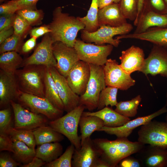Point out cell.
Listing matches in <instances>:
<instances>
[{
	"label": "cell",
	"instance_id": "obj_1",
	"mask_svg": "<svg viewBox=\"0 0 167 167\" xmlns=\"http://www.w3.org/2000/svg\"><path fill=\"white\" fill-rule=\"evenodd\" d=\"M100 157L110 167L118 166L122 159L139 152L145 145L139 141L132 142L127 138H117L114 140L98 138L93 140Z\"/></svg>",
	"mask_w": 167,
	"mask_h": 167
},
{
	"label": "cell",
	"instance_id": "obj_2",
	"mask_svg": "<svg viewBox=\"0 0 167 167\" xmlns=\"http://www.w3.org/2000/svg\"><path fill=\"white\" fill-rule=\"evenodd\" d=\"M48 27L51 31L49 34L54 42L61 41L72 47H74L78 32L85 28L77 17L62 12L61 7L54 11L53 20Z\"/></svg>",
	"mask_w": 167,
	"mask_h": 167
},
{
	"label": "cell",
	"instance_id": "obj_3",
	"mask_svg": "<svg viewBox=\"0 0 167 167\" xmlns=\"http://www.w3.org/2000/svg\"><path fill=\"white\" fill-rule=\"evenodd\" d=\"M47 67L32 65L18 69L15 75L20 91L45 97L44 77Z\"/></svg>",
	"mask_w": 167,
	"mask_h": 167
},
{
	"label": "cell",
	"instance_id": "obj_4",
	"mask_svg": "<svg viewBox=\"0 0 167 167\" xmlns=\"http://www.w3.org/2000/svg\"><path fill=\"white\" fill-rule=\"evenodd\" d=\"M85 106L79 105L65 115L49 122V126L66 136L76 149L81 146L80 136L78 134L79 121Z\"/></svg>",
	"mask_w": 167,
	"mask_h": 167
},
{
	"label": "cell",
	"instance_id": "obj_5",
	"mask_svg": "<svg viewBox=\"0 0 167 167\" xmlns=\"http://www.w3.org/2000/svg\"><path fill=\"white\" fill-rule=\"evenodd\" d=\"M90 65V77L84 93L80 96L79 105H84L86 109L92 111L97 109L100 94L106 85L103 66Z\"/></svg>",
	"mask_w": 167,
	"mask_h": 167
},
{
	"label": "cell",
	"instance_id": "obj_6",
	"mask_svg": "<svg viewBox=\"0 0 167 167\" xmlns=\"http://www.w3.org/2000/svg\"><path fill=\"white\" fill-rule=\"evenodd\" d=\"M133 29L132 25L127 23L118 27L104 25L94 32H89L84 29L81 30V37L82 40L86 43L93 42L98 45L107 43L117 47L121 41L113 38V36L129 33Z\"/></svg>",
	"mask_w": 167,
	"mask_h": 167
},
{
	"label": "cell",
	"instance_id": "obj_7",
	"mask_svg": "<svg viewBox=\"0 0 167 167\" xmlns=\"http://www.w3.org/2000/svg\"><path fill=\"white\" fill-rule=\"evenodd\" d=\"M111 45H95L77 40L74 48L80 60L90 64L103 66L113 48Z\"/></svg>",
	"mask_w": 167,
	"mask_h": 167
},
{
	"label": "cell",
	"instance_id": "obj_8",
	"mask_svg": "<svg viewBox=\"0 0 167 167\" xmlns=\"http://www.w3.org/2000/svg\"><path fill=\"white\" fill-rule=\"evenodd\" d=\"M17 100L29 110L42 114L51 121L62 116L63 111L55 106L45 97L21 92Z\"/></svg>",
	"mask_w": 167,
	"mask_h": 167
},
{
	"label": "cell",
	"instance_id": "obj_9",
	"mask_svg": "<svg viewBox=\"0 0 167 167\" xmlns=\"http://www.w3.org/2000/svg\"><path fill=\"white\" fill-rule=\"evenodd\" d=\"M11 105L14 116L13 127L15 129L33 131L48 124L45 116L29 110L19 103L13 101Z\"/></svg>",
	"mask_w": 167,
	"mask_h": 167
},
{
	"label": "cell",
	"instance_id": "obj_10",
	"mask_svg": "<svg viewBox=\"0 0 167 167\" xmlns=\"http://www.w3.org/2000/svg\"><path fill=\"white\" fill-rule=\"evenodd\" d=\"M141 126L138 141L144 145L167 148V122L152 120Z\"/></svg>",
	"mask_w": 167,
	"mask_h": 167
},
{
	"label": "cell",
	"instance_id": "obj_11",
	"mask_svg": "<svg viewBox=\"0 0 167 167\" xmlns=\"http://www.w3.org/2000/svg\"><path fill=\"white\" fill-rule=\"evenodd\" d=\"M103 66L106 86L126 90L135 84V81L123 70L116 60L108 59Z\"/></svg>",
	"mask_w": 167,
	"mask_h": 167
},
{
	"label": "cell",
	"instance_id": "obj_12",
	"mask_svg": "<svg viewBox=\"0 0 167 167\" xmlns=\"http://www.w3.org/2000/svg\"><path fill=\"white\" fill-rule=\"evenodd\" d=\"M54 43L49 33H46L33 53L24 60L21 67L35 65L56 68L57 62L54 56L53 49Z\"/></svg>",
	"mask_w": 167,
	"mask_h": 167
},
{
	"label": "cell",
	"instance_id": "obj_13",
	"mask_svg": "<svg viewBox=\"0 0 167 167\" xmlns=\"http://www.w3.org/2000/svg\"><path fill=\"white\" fill-rule=\"evenodd\" d=\"M140 71L146 76L160 75L167 79V48L154 45Z\"/></svg>",
	"mask_w": 167,
	"mask_h": 167
},
{
	"label": "cell",
	"instance_id": "obj_14",
	"mask_svg": "<svg viewBox=\"0 0 167 167\" xmlns=\"http://www.w3.org/2000/svg\"><path fill=\"white\" fill-rule=\"evenodd\" d=\"M53 49L57 62L56 69L66 78L73 66L80 60L77 52L74 47L68 46L59 41L54 43Z\"/></svg>",
	"mask_w": 167,
	"mask_h": 167
},
{
	"label": "cell",
	"instance_id": "obj_15",
	"mask_svg": "<svg viewBox=\"0 0 167 167\" xmlns=\"http://www.w3.org/2000/svg\"><path fill=\"white\" fill-rule=\"evenodd\" d=\"M49 68L55 82L59 97L63 104L64 110L68 113L79 105L80 96L72 90L66 78L60 74L56 68Z\"/></svg>",
	"mask_w": 167,
	"mask_h": 167
},
{
	"label": "cell",
	"instance_id": "obj_16",
	"mask_svg": "<svg viewBox=\"0 0 167 167\" xmlns=\"http://www.w3.org/2000/svg\"><path fill=\"white\" fill-rule=\"evenodd\" d=\"M91 74L90 64L80 60L73 66L66 78L72 90L79 96L85 92Z\"/></svg>",
	"mask_w": 167,
	"mask_h": 167
},
{
	"label": "cell",
	"instance_id": "obj_17",
	"mask_svg": "<svg viewBox=\"0 0 167 167\" xmlns=\"http://www.w3.org/2000/svg\"><path fill=\"white\" fill-rule=\"evenodd\" d=\"M167 106L165 105L158 110L147 116L139 117L132 120H130L124 125L118 127H109L103 126L100 131L114 135L117 138H127L133 130L139 126L144 125L154 118L167 112Z\"/></svg>",
	"mask_w": 167,
	"mask_h": 167
},
{
	"label": "cell",
	"instance_id": "obj_18",
	"mask_svg": "<svg viewBox=\"0 0 167 167\" xmlns=\"http://www.w3.org/2000/svg\"><path fill=\"white\" fill-rule=\"evenodd\" d=\"M100 155L90 137L87 138L80 148H75L72 167H95Z\"/></svg>",
	"mask_w": 167,
	"mask_h": 167
},
{
	"label": "cell",
	"instance_id": "obj_19",
	"mask_svg": "<svg viewBox=\"0 0 167 167\" xmlns=\"http://www.w3.org/2000/svg\"><path fill=\"white\" fill-rule=\"evenodd\" d=\"M20 92L15 74L0 69V108L11 105L12 101L17 100Z\"/></svg>",
	"mask_w": 167,
	"mask_h": 167
},
{
	"label": "cell",
	"instance_id": "obj_20",
	"mask_svg": "<svg viewBox=\"0 0 167 167\" xmlns=\"http://www.w3.org/2000/svg\"><path fill=\"white\" fill-rule=\"evenodd\" d=\"M165 26H167V14L156 12L144 2L141 15L133 33H142L152 27Z\"/></svg>",
	"mask_w": 167,
	"mask_h": 167
},
{
	"label": "cell",
	"instance_id": "obj_21",
	"mask_svg": "<svg viewBox=\"0 0 167 167\" xmlns=\"http://www.w3.org/2000/svg\"><path fill=\"white\" fill-rule=\"evenodd\" d=\"M120 66L123 70L131 75L135 71H140L145 60L143 49L140 47L133 45L122 52L119 58Z\"/></svg>",
	"mask_w": 167,
	"mask_h": 167
},
{
	"label": "cell",
	"instance_id": "obj_22",
	"mask_svg": "<svg viewBox=\"0 0 167 167\" xmlns=\"http://www.w3.org/2000/svg\"><path fill=\"white\" fill-rule=\"evenodd\" d=\"M117 39H133L145 41L167 48V26L154 27L139 33H128L116 37Z\"/></svg>",
	"mask_w": 167,
	"mask_h": 167
},
{
	"label": "cell",
	"instance_id": "obj_23",
	"mask_svg": "<svg viewBox=\"0 0 167 167\" xmlns=\"http://www.w3.org/2000/svg\"><path fill=\"white\" fill-rule=\"evenodd\" d=\"M97 21L99 27L104 25L118 27L127 23L119 3H115L99 9Z\"/></svg>",
	"mask_w": 167,
	"mask_h": 167
},
{
	"label": "cell",
	"instance_id": "obj_24",
	"mask_svg": "<svg viewBox=\"0 0 167 167\" xmlns=\"http://www.w3.org/2000/svg\"><path fill=\"white\" fill-rule=\"evenodd\" d=\"M139 152L143 154L141 162L146 166L167 167V148L149 145Z\"/></svg>",
	"mask_w": 167,
	"mask_h": 167
},
{
	"label": "cell",
	"instance_id": "obj_25",
	"mask_svg": "<svg viewBox=\"0 0 167 167\" xmlns=\"http://www.w3.org/2000/svg\"><path fill=\"white\" fill-rule=\"evenodd\" d=\"M89 115L99 117L103 121L104 126L109 127L119 126L130 120L129 118L121 115L108 106L96 112H84L82 116Z\"/></svg>",
	"mask_w": 167,
	"mask_h": 167
},
{
	"label": "cell",
	"instance_id": "obj_26",
	"mask_svg": "<svg viewBox=\"0 0 167 167\" xmlns=\"http://www.w3.org/2000/svg\"><path fill=\"white\" fill-rule=\"evenodd\" d=\"M81 145L93 132L100 131L104 126L102 120L95 116H81L79 121Z\"/></svg>",
	"mask_w": 167,
	"mask_h": 167
},
{
	"label": "cell",
	"instance_id": "obj_27",
	"mask_svg": "<svg viewBox=\"0 0 167 167\" xmlns=\"http://www.w3.org/2000/svg\"><path fill=\"white\" fill-rule=\"evenodd\" d=\"M62 151V146L59 142L47 143L38 146L35 149V156L47 163L58 158Z\"/></svg>",
	"mask_w": 167,
	"mask_h": 167
},
{
	"label": "cell",
	"instance_id": "obj_28",
	"mask_svg": "<svg viewBox=\"0 0 167 167\" xmlns=\"http://www.w3.org/2000/svg\"><path fill=\"white\" fill-rule=\"evenodd\" d=\"M45 97L55 106L64 110V105L60 99L54 81L47 67L44 77Z\"/></svg>",
	"mask_w": 167,
	"mask_h": 167
},
{
	"label": "cell",
	"instance_id": "obj_29",
	"mask_svg": "<svg viewBox=\"0 0 167 167\" xmlns=\"http://www.w3.org/2000/svg\"><path fill=\"white\" fill-rule=\"evenodd\" d=\"M36 145L52 142H59L64 139L63 135L50 126H45L33 131Z\"/></svg>",
	"mask_w": 167,
	"mask_h": 167
},
{
	"label": "cell",
	"instance_id": "obj_30",
	"mask_svg": "<svg viewBox=\"0 0 167 167\" xmlns=\"http://www.w3.org/2000/svg\"><path fill=\"white\" fill-rule=\"evenodd\" d=\"M23 61L16 51L2 53L0 56V69L8 73L15 74L18 68L21 67Z\"/></svg>",
	"mask_w": 167,
	"mask_h": 167
},
{
	"label": "cell",
	"instance_id": "obj_31",
	"mask_svg": "<svg viewBox=\"0 0 167 167\" xmlns=\"http://www.w3.org/2000/svg\"><path fill=\"white\" fill-rule=\"evenodd\" d=\"M98 10L97 0H92L86 16L83 17H77L84 25V30L89 32H92L96 31L99 28L97 21Z\"/></svg>",
	"mask_w": 167,
	"mask_h": 167
},
{
	"label": "cell",
	"instance_id": "obj_32",
	"mask_svg": "<svg viewBox=\"0 0 167 167\" xmlns=\"http://www.w3.org/2000/svg\"><path fill=\"white\" fill-rule=\"evenodd\" d=\"M15 158L24 164L30 162L36 156L35 149L32 148L24 143L18 140L13 141Z\"/></svg>",
	"mask_w": 167,
	"mask_h": 167
},
{
	"label": "cell",
	"instance_id": "obj_33",
	"mask_svg": "<svg viewBox=\"0 0 167 167\" xmlns=\"http://www.w3.org/2000/svg\"><path fill=\"white\" fill-rule=\"evenodd\" d=\"M141 99V96L138 95L131 100L120 101L118 103L114 110L127 117H135L137 114L138 106Z\"/></svg>",
	"mask_w": 167,
	"mask_h": 167
},
{
	"label": "cell",
	"instance_id": "obj_34",
	"mask_svg": "<svg viewBox=\"0 0 167 167\" xmlns=\"http://www.w3.org/2000/svg\"><path fill=\"white\" fill-rule=\"evenodd\" d=\"M13 141L18 140L23 142L30 147L35 149L36 145L33 131L15 129L11 127L7 134Z\"/></svg>",
	"mask_w": 167,
	"mask_h": 167
},
{
	"label": "cell",
	"instance_id": "obj_35",
	"mask_svg": "<svg viewBox=\"0 0 167 167\" xmlns=\"http://www.w3.org/2000/svg\"><path fill=\"white\" fill-rule=\"evenodd\" d=\"M118 89L114 87L107 86L102 90L99 97L97 110L109 105L111 107L116 106L118 103L117 97Z\"/></svg>",
	"mask_w": 167,
	"mask_h": 167
},
{
	"label": "cell",
	"instance_id": "obj_36",
	"mask_svg": "<svg viewBox=\"0 0 167 167\" xmlns=\"http://www.w3.org/2000/svg\"><path fill=\"white\" fill-rule=\"evenodd\" d=\"M16 12L24 18L30 25L41 24L43 18L42 11L37 10L36 6L22 8L18 10Z\"/></svg>",
	"mask_w": 167,
	"mask_h": 167
},
{
	"label": "cell",
	"instance_id": "obj_37",
	"mask_svg": "<svg viewBox=\"0 0 167 167\" xmlns=\"http://www.w3.org/2000/svg\"><path fill=\"white\" fill-rule=\"evenodd\" d=\"M75 147L71 144L66 148L65 152L58 158L44 165L46 167H71L73 155Z\"/></svg>",
	"mask_w": 167,
	"mask_h": 167
},
{
	"label": "cell",
	"instance_id": "obj_38",
	"mask_svg": "<svg viewBox=\"0 0 167 167\" xmlns=\"http://www.w3.org/2000/svg\"><path fill=\"white\" fill-rule=\"evenodd\" d=\"M139 0H120L119 4L120 10L126 19L134 21L137 14Z\"/></svg>",
	"mask_w": 167,
	"mask_h": 167
},
{
	"label": "cell",
	"instance_id": "obj_39",
	"mask_svg": "<svg viewBox=\"0 0 167 167\" xmlns=\"http://www.w3.org/2000/svg\"><path fill=\"white\" fill-rule=\"evenodd\" d=\"M21 37L15 34L7 38L0 44V54L8 51H19L21 45Z\"/></svg>",
	"mask_w": 167,
	"mask_h": 167
},
{
	"label": "cell",
	"instance_id": "obj_40",
	"mask_svg": "<svg viewBox=\"0 0 167 167\" xmlns=\"http://www.w3.org/2000/svg\"><path fill=\"white\" fill-rule=\"evenodd\" d=\"M12 113L10 107L0 111V134H7L12 126Z\"/></svg>",
	"mask_w": 167,
	"mask_h": 167
},
{
	"label": "cell",
	"instance_id": "obj_41",
	"mask_svg": "<svg viewBox=\"0 0 167 167\" xmlns=\"http://www.w3.org/2000/svg\"><path fill=\"white\" fill-rule=\"evenodd\" d=\"M30 26L24 18L17 14L13 25L14 34L22 37L28 29Z\"/></svg>",
	"mask_w": 167,
	"mask_h": 167
},
{
	"label": "cell",
	"instance_id": "obj_42",
	"mask_svg": "<svg viewBox=\"0 0 167 167\" xmlns=\"http://www.w3.org/2000/svg\"><path fill=\"white\" fill-rule=\"evenodd\" d=\"M151 8L154 11L161 14H166L167 5L164 0H145Z\"/></svg>",
	"mask_w": 167,
	"mask_h": 167
},
{
	"label": "cell",
	"instance_id": "obj_43",
	"mask_svg": "<svg viewBox=\"0 0 167 167\" xmlns=\"http://www.w3.org/2000/svg\"><path fill=\"white\" fill-rule=\"evenodd\" d=\"M3 151L15 152L13 141L6 134H0V151Z\"/></svg>",
	"mask_w": 167,
	"mask_h": 167
},
{
	"label": "cell",
	"instance_id": "obj_44",
	"mask_svg": "<svg viewBox=\"0 0 167 167\" xmlns=\"http://www.w3.org/2000/svg\"><path fill=\"white\" fill-rule=\"evenodd\" d=\"M19 10L16 0H13L0 6L1 15L14 14Z\"/></svg>",
	"mask_w": 167,
	"mask_h": 167
},
{
	"label": "cell",
	"instance_id": "obj_45",
	"mask_svg": "<svg viewBox=\"0 0 167 167\" xmlns=\"http://www.w3.org/2000/svg\"><path fill=\"white\" fill-rule=\"evenodd\" d=\"M142 164L140 160L130 155L121 160L118 166L120 167H140Z\"/></svg>",
	"mask_w": 167,
	"mask_h": 167
},
{
	"label": "cell",
	"instance_id": "obj_46",
	"mask_svg": "<svg viewBox=\"0 0 167 167\" xmlns=\"http://www.w3.org/2000/svg\"><path fill=\"white\" fill-rule=\"evenodd\" d=\"M19 162L16 161L11 156L7 154H1L0 167H16L20 166Z\"/></svg>",
	"mask_w": 167,
	"mask_h": 167
},
{
	"label": "cell",
	"instance_id": "obj_47",
	"mask_svg": "<svg viewBox=\"0 0 167 167\" xmlns=\"http://www.w3.org/2000/svg\"><path fill=\"white\" fill-rule=\"evenodd\" d=\"M15 16L14 14L1 15L0 17V31L13 26Z\"/></svg>",
	"mask_w": 167,
	"mask_h": 167
},
{
	"label": "cell",
	"instance_id": "obj_48",
	"mask_svg": "<svg viewBox=\"0 0 167 167\" xmlns=\"http://www.w3.org/2000/svg\"><path fill=\"white\" fill-rule=\"evenodd\" d=\"M50 31L48 26H42L32 29L30 31V34L32 37L37 38L45 34L49 33Z\"/></svg>",
	"mask_w": 167,
	"mask_h": 167
},
{
	"label": "cell",
	"instance_id": "obj_49",
	"mask_svg": "<svg viewBox=\"0 0 167 167\" xmlns=\"http://www.w3.org/2000/svg\"><path fill=\"white\" fill-rule=\"evenodd\" d=\"M36 38L32 37L28 40L22 45L21 48L22 52L26 54L30 52L35 47L36 44Z\"/></svg>",
	"mask_w": 167,
	"mask_h": 167
},
{
	"label": "cell",
	"instance_id": "obj_50",
	"mask_svg": "<svg viewBox=\"0 0 167 167\" xmlns=\"http://www.w3.org/2000/svg\"><path fill=\"white\" fill-rule=\"evenodd\" d=\"M14 34V29L13 26L0 31V44Z\"/></svg>",
	"mask_w": 167,
	"mask_h": 167
},
{
	"label": "cell",
	"instance_id": "obj_51",
	"mask_svg": "<svg viewBox=\"0 0 167 167\" xmlns=\"http://www.w3.org/2000/svg\"><path fill=\"white\" fill-rule=\"evenodd\" d=\"M46 162L35 156L29 163L20 166L21 167H41L44 165Z\"/></svg>",
	"mask_w": 167,
	"mask_h": 167
},
{
	"label": "cell",
	"instance_id": "obj_52",
	"mask_svg": "<svg viewBox=\"0 0 167 167\" xmlns=\"http://www.w3.org/2000/svg\"><path fill=\"white\" fill-rule=\"evenodd\" d=\"M39 0H16L19 10L27 7L36 6Z\"/></svg>",
	"mask_w": 167,
	"mask_h": 167
},
{
	"label": "cell",
	"instance_id": "obj_53",
	"mask_svg": "<svg viewBox=\"0 0 167 167\" xmlns=\"http://www.w3.org/2000/svg\"><path fill=\"white\" fill-rule=\"evenodd\" d=\"M145 0H139L138 13L136 18L134 21V24L135 26L137 25L139 17L141 15L143 8Z\"/></svg>",
	"mask_w": 167,
	"mask_h": 167
},
{
	"label": "cell",
	"instance_id": "obj_54",
	"mask_svg": "<svg viewBox=\"0 0 167 167\" xmlns=\"http://www.w3.org/2000/svg\"><path fill=\"white\" fill-rule=\"evenodd\" d=\"M99 9H101L113 2V0H97Z\"/></svg>",
	"mask_w": 167,
	"mask_h": 167
},
{
	"label": "cell",
	"instance_id": "obj_55",
	"mask_svg": "<svg viewBox=\"0 0 167 167\" xmlns=\"http://www.w3.org/2000/svg\"><path fill=\"white\" fill-rule=\"evenodd\" d=\"M95 167H110L109 164L101 157L97 160Z\"/></svg>",
	"mask_w": 167,
	"mask_h": 167
},
{
	"label": "cell",
	"instance_id": "obj_56",
	"mask_svg": "<svg viewBox=\"0 0 167 167\" xmlns=\"http://www.w3.org/2000/svg\"><path fill=\"white\" fill-rule=\"evenodd\" d=\"M120 0H113V2L115 3H119Z\"/></svg>",
	"mask_w": 167,
	"mask_h": 167
},
{
	"label": "cell",
	"instance_id": "obj_57",
	"mask_svg": "<svg viewBox=\"0 0 167 167\" xmlns=\"http://www.w3.org/2000/svg\"><path fill=\"white\" fill-rule=\"evenodd\" d=\"M166 100L165 105L167 106V92L166 95Z\"/></svg>",
	"mask_w": 167,
	"mask_h": 167
},
{
	"label": "cell",
	"instance_id": "obj_58",
	"mask_svg": "<svg viewBox=\"0 0 167 167\" xmlns=\"http://www.w3.org/2000/svg\"><path fill=\"white\" fill-rule=\"evenodd\" d=\"M165 119H166V122H167V113Z\"/></svg>",
	"mask_w": 167,
	"mask_h": 167
},
{
	"label": "cell",
	"instance_id": "obj_59",
	"mask_svg": "<svg viewBox=\"0 0 167 167\" xmlns=\"http://www.w3.org/2000/svg\"><path fill=\"white\" fill-rule=\"evenodd\" d=\"M166 4L167 5V0H164Z\"/></svg>",
	"mask_w": 167,
	"mask_h": 167
},
{
	"label": "cell",
	"instance_id": "obj_60",
	"mask_svg": "<svg viewBox=\"0 0 167 167\" xmlns=\"http://www.w3.org/2000/svg\"><path fill=\"white\" fill-rule=\"evenodd\" d=\"M5 0H0V2H2L3 1H4Z\"/></svg>",
	"mask_w": 167,
	"mask_h": 167
},
{
	"label": "cell",
	"instance_id": "obj_61",
	"mask_svg": "<svg viewBox=\"0 0 167 167\" xmlns=\"http://www.w3.org/2000/svg\"></svg>",
	"mask_w": 167,
	"mask_h": 167
}]
</instances>
